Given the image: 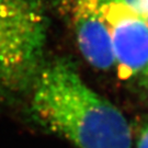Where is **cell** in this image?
<instances>
[{
	"label": "cell",
	"instance_id": "1",
	"mask_svg": "<svg viewBox=\"0 0 148 148\" xmlns=\"http://www.w3.org/2000/svg\"><path fill=\"white\" fill-rule=\"evenodd\" d=\"M31 89L32 116L75 148H132V131L115 106L59 58L43 65Z\"/></svg>",
	"mask_w": 148,
	"mask_h": 148
},
{
	"label": "cell",
	"instance_id": "2",
	"mask_svg": "<svg viewBox=\"0 0 148 148\" xmlns=\"http://www.w3.org/2000/svg\"><path fill=\"white\" fill-rule=\"evenodd\" d=\"M43 0H0V95L31 88L43 66Z\"/></svg>",
	"mask_w": 148,
	"mask_h": 148
},
{
	"label": "cell",
	"instance_id": "3",
	"mask_svg": "<svg viewBox=\"0 0 148 148\" xmlns=\"http://www.w3.org/2000/svg\"><path fill=\"white\" fill-rule=\"evenodd\" d=\"M101 12L110 30L120 78L145 81L148 78V20L116 0H102Z\"/></svg>",
	"mask_w": 148,
	"mask_h": 148
},
{
	"label": "cell",
	"instance_id": "4",
	"mask_svg": "<svg viewBox=\"0 0 148 148\" xmlns=\"http://www.w3.org/2000/svg\"><path fill=\"white\" fill-rule=\"evenodd\" d=\"M102 0H75L73 22L76 38L86 60L100 70L114 65L110 30L101 12Z\"/></svg>",
	"mask_w": 148,
	"mask_h": 148
},
{
	"label": "cell",
	"instance_id": "5",
	"mask_svg": "<svg viewBox=\"0 0 148 148\" xmlns=\"http://www.w3.org/2000/svg\"><path fill=\"white\" fill-rule=\"evenodd\" d=\"M148 20V0H116Z\"/></svg>",
	"mask_w": 148,
	"mask_h": 148
},
{
	"label": "cell",
	"instance_id": "6",
	"mask_svg": "<svg viewBox=\"0 0 148 148\" xmlns=\"http://www.w3.org/2000/svg\"><path fill=\"white\" fill-rule=\"evenodd\" d=\"M137 148H148V126L144 128L138 137Z\"/></svg>",
	"mask_w": 148,
	"mask_h": 148
}]
</instances>
